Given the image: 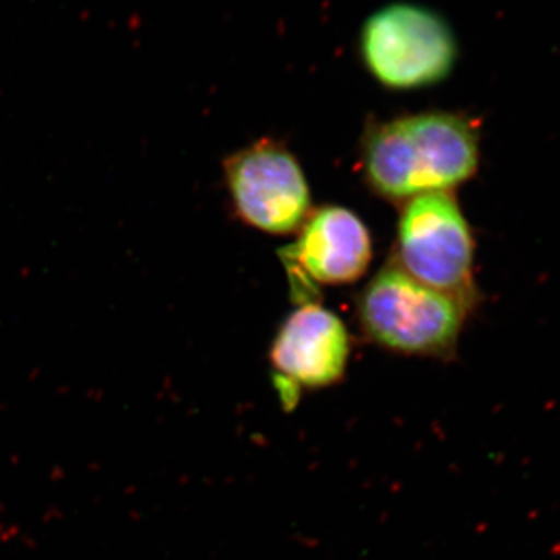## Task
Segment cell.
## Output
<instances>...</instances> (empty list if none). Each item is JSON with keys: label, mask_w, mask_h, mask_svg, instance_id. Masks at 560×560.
<instances>
[{"label": "cell", "mask_w": 560, "mask_h": 560, "mask_svg": "<svg viewBox=\"0 0 560 560\" xmlns=\"http://www.w3.org/2000/svg\"><path fill=\"white\" fill-rule=\"evenodd\" d=\"M361 55L383 86L407 91L444 80L455 66L458 47L440 14L412 3H393L364 24Z\"/></svg>", "instance_id": "3"}, {"label": "cell", "mask_w": 560, "mask_h": 560, "mask_svg": "<svg viewBox=\"0 0 560 560\" xmlns=\"http://www.w3.org/2000/svg\"><path fill=\"white\" fill-rule=\"evenodd\" d=\"M474 237L451 191H430L401 205L397 265L419 282L471 307Z\"/></svg>", "instance_id": "4"}, {"label": "cell", "mask_w": 560, "mask_h": 560, "mask_svg": "<svg viewBox=\"0 0 560 560\" xmlns=\"http://www.w3.org/2000/svg\"><path fill=\"white\" fill-rule=\"evenodd\" d=\"M372 242L363 221L340 206L313 210L293 245L282 250L291 285L300 300L318 287L355 282L370 268Z\"/></svg>", "instance_id": "7"}, {"label": "cell", "mask_w": 560, "mask_h": 560, "mask_svg": "<svg viewBox=\"0 0 560 560\" xmlns=\"http://www.w3.org/2000/svg\"><path fill=\"white\" fill-rule=\"evenodd\" d=\"M350 335L340 316L318 302H304L280 326L270 361L283 407L291 408L305 390L342 381L350 359Z\"/></svg>", "instance_id": "6"}, {"label": "cell", "mask_w": 560, "mask_h": 560, "mask_svg": "<svg viewBox=\"0 0 560 560\" xmlns=\"http://www.w3.org/2000/svg\"><path fill=\"white\" fill-rule=\"evenodd\" d=\"M224 179L235 212L256 230L291 234L311 215V189L300 162L275 140H257L228 158Z\"/></svg>", "instance_id": "5"}, {"label": "cell", "mask_w": 560, "mask_h": 560, "mask_svg": "<svg viewBox=\"0 0 560 560\" xmlns=\"http://www.w3.org/2000/svg\"><path fill=\"white\" fill-rule=\"evenodd\" d=\"M470 305L411 278L390 260L359 301L364 334L383 349L412 357L447 359L458 345Z\"/></svg>", "instance_id": "2"}, {"label": "cell", "mask_w": 560, "mask_h": 560, "mask_svg": "<svg viewBox=\"0 0 560 560\" xmlns=\"http://www.w3.org/2000/svg\"><path fill=\"white\" fill-rule=\"evenodd\" d=\"M480 161L477 130L452 113L399 117L368 128L361 168L385 200L407 202L430 191H451L475 175Z\"/></svg>", "instance_id": "1"}]
</instances>
